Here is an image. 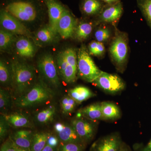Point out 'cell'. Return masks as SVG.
Masks as SVG:
<instances>
[{
  "instance_id": "6da1fadb",
  "label": "cell",
  "mask_w": 151,
  "mask_h": 151,
  "mask_svg": "<svg viewBox=\"0 0 151 151\" xmlns=\"http://www.w3.org/2000/svg\"><path fill=\"white\" fill-rule=\"evenodd\" d=\"M113 27L114 34L109 45L108 53L116 70L123 73L126 70L129 60V36L127 32L120 30L116 26Z\"/></svg>"
},
{
  "instance_id": "7a4b0ae2",
  "label": "cell",
  "mask_w": 151,
  "mask_h": 151,
  "mask_svg": "<svg viewBox=\"0 0 151 151\" xmlns=\"http://www.w3.org/2000/svg\"><path fill=\"white\" fill-rule=\"evenodd\" d=\"M12 86L14 98L24 94L34 85L35 71L32 65L17 60L11 63Z\"/></svg>"
},
{
  "instance_id": "3957f363",
  "label": "cell",
  "mask_w": 151,
  "mask_h": 151,
  "mask_svg": "<svg viewBox=\"0 0 151 151\" xmlns=\"http://www.w3.org/2000/svg\"><path fill=\"white\" fill-rule=\"evenodd\" d=\"M55 93L42 81L38 82L27 92L16 97L14 103L17 108L25 109L44 104L52 100Z\"/></svg>"
},
{
  "instance_id": "277c9868",
  "label": "cell",
  "mask_w": 151,
  "mask_h": 151,
  "mask_svg": "<svg viewBox=\"0 0 151 151\" xmlns=\"http://www.w3.org/2000/svg\"><path fill=\"white\" fill-rule=\"evenodd\" d=\"M37 3L34 0H8L3 8L19 20L31 22L39 13Z\"/></svg>"
},
{
  "instance_id": "5b68a950",
  "label": "cell",
  "mask_w": 151,
  "mask_h": 151,
  "mask_svg": "<svg viewBox=\"0 0 151 151\" xmlns=\"http://www.w3.org/2000/svg\"><path fill=\"white\" fill-rule=\"evenodd\" d=\"M103 71L95 64L86 47L82 45L77 52V75L82 80L92 83Z\"/></svg>"
},
{
  "instance_id": "8992f818",
  "label": "cell",
  "mask_w": 151,
  "mask_h": 151,
  "mask_svg": "<svg viewBox=\"0 0 151 151\" xmlns=\"http://www.w3.org/2000/svg\"><path fill=\"white\" fill-rule=\"evenodd\" d=\"M95 86L107 94H117L126 88V84L119 75L103 71L93 82Z\"/></svg>"
},
{
  "instance_id": "52a82bcc",
  "label": "cell",
  "mask_w": 151,
  "mask_h": 151,
  "mask_svg": "<svg viewBox=\"0 0 151 151\" xmlns=\"http://www.w3.org/2000/svg\"><path fill=\"white\" fill-rule=\"evenodd\" d=\"M38 68L42 77L54 88L60 85L59 73L56 63L52 55L46 54L41 57L37 63Z\"/></svg>"
},
{
  "instance_id": "ba28073f",
  "label": "cell",
  "mask_w": 151,
  "mask_h": 151,
  "mask_svg": "<svg viewBox=\"0 0 151 151\" xmlns=\"http://www.w3.org/2000/svg\"><path fill=\"white\" fill-rule=\"evenodd\" d=\"M124 13V6L122 2L113 5H106L94 21L96 25L101 24L111 25L116 26V24L122 17Z\"/></svg>"
},
{
  "instance_id": "9c48e42d",
  "label": "cell",
  "mask_w": 151,
  "mask_h": 151,
  "mask_svg": "<svg viewBox=\"0 0 151 151\" xmlns=\"http://www.w3.org/2000/svg\"><path fill=\"white\" fill-rule=\"evenodd\" d=\"M96 122L84 117H76L71 121V125L78 137L86 145L94 139L97 131Z\"/></svg>"
},
{
  "instance_id": "30bf717a",
  "label": "cell",
  "mask_w": 151,
  "mask_h": 151,
  "mask_svg": "<svg viewBox=\"0 0 151 151\" xmlns=\"http://www.w3.org/2000/svg\"><path fill=\"white\" fill-rule=\"evenodd\" d=\"M0 22L2 29L15 35L32 38L29 31L16 18L2 8L0 12Z\"/></svg>"
},
{
  "instance_id": "8fae6325",
  "label": "cell",
  "mask_w": 151,
  "mask_h": 151,
  "mask_svg": "<svg viewBox=\"0 0 151 151\" xmlns=\"http://www.w3.org/2000/svg\"><path fill=\"white\" fill-rule=\"evenodd\" d=\"M78 22V19L65 6L58 24V33L63 39L72 37Z\"/></svg>"
},
{
  "instance_id": "7c38bea8",
  "label": "cell",
  "mask_w": 151,
  "mask_h": 151,
  "mask_svg": "<svg viewBox=\"0 0 151 151\" xmlns=\"http://www.w3.org/2000/svg\"><path fill=\"white\" fill-rule=\"evenodd\" d=\"M120 135L113 133L98 139L92 144L90 151H119L122 144Z\"/></svg>"
},
{
  "instance_id": "4fadbf2b",
  "label": "cell",
  "mask_w": 151,
  "mask_h": 151,
  "mask_svg": "<svg viewBox=\"0 0 151 151\" xmlns=\"http://www.w3.org/2000/svg\"><path fill=\"white\" fill-rule=\"evenodd\" d=\"M54 129L60 142L79 143L86 146L78 137L71 124L57 122L55 124Z\"/></svg>"
},
{
  "instance_id": "5bb4252c",
  "label": "cell",
  "mask_w": 151,
  "mask_h": 151,
  "mask_svg": "<svg viewBox=\"0 0 151 151\" xmlns=\"http://www.w3.org/2000/svg\"><path fill=\"white\" fill-rule=\"evenodd\" d=\"M56 65L60 76L67 83H72L76 81L77 70L67 62L63 51L58 55Z\"/></svg>"
},
{
  "instance_id": "9a60e30c",
  "label": "cell",
  "mask_w": 151,
  "mask_h": 151,
  "mask_svg": "<svg viewBox=\"0 0 151 151\" xmlns=\"http://www.w3.org/2000/svg\"><path fill=\"white\" fill-rule=\"evenodd\" d=\"M46 6L49 17V26L57 34L58 21L65 6L59 0H42Z\"/></svg>"
},
{
  "instance_id": "2e32d148",
  "label": "cell",
  "mask_w": 151,
  "mask_h": 151,
  "mask_svg": "<svg viewBox=\"0 0 151 151\" xmlns=\"http://www.w3.org/2000/svg\"><path fill=\"white\" fill-rule=\"evenodd\" d=\"M105 5L102 0H81L79 8L84 17L96 18Z\"/></svg>"
},
{
  "instance_id": "e0dca14e",
  "label": "cell",
  "mask_w": 151,
  "mask_h": 151,
  "mask_svg": "<svg viewBox=\"0 0 151 151\" xmlns=\"http://www.w3.org/2000/svg\"><path fill=\"white\" fill-rule=\"evenodd\" d=\"M2 115L10 127L14 128H32L33 127L31 119L24 113L17 112Z\"/></svg>"
},
{
  "instance_id": "ac0fdd59",
  "label": "cell",
  "mask_w": 151,
  "mask_h": 151,
  "mask_svg": "<svg viewBox=\"0 0 151 151\" xmlns=\"http://www.w3.org/2000/svg\"><path fill=\"white\" fill-rule=\"evenodd\" d=\"M76 117H84L94 122L103 120L102 103H96L88 105L78 111Z\"/></svg>"
},
{
  "instance_id": "d6986e66",
  "label": "cell",
  "mask_w": 151,
  "mask_h": 151,
  "mask_svg": "<svg viewBox=\"0 0 151 151\" xmlns=\"http://www.w3.org/2000/svg\"><path fill=\"white\" fill-rule=\"evenodd\" d=\"M34 134L31 130L21 129L16 131L10 137L18 147L30 149Z\"/></svg>"
},
{
  "instance_id": "ffe728a7",
  "label": "cell",
  "mask_w": 151,
  "mask_h": 151,
  "mask_svg": "<svg viewBox=\"0 0 151 151\" xmlns=\"http://www.w3.org/2000/svg\"><path fill=\"white\" fill-rule=\"evenodd\" d=\"M15 47L18 54L22 57L31 58L35 54V46L26 37L19 38L16 42Z\"/></svg>"
},
{
  "instance_id": "44dd1931",
  "label": "cell",
  "mask_w": 151,
  "mask_h": 151,
  "mask_svg": "<svg viewBox=\"0 0 151 151\" xmlns=\"http://www.w3.org/2000/svg\"><path fill=\"white\" fill-rule=\"evenodd\" d=\"M78 22L73 37L78 41H84L89 37L94 27L97 25L94 21H81Z\"/></svg>"
},
{
  "instance_id": "7402d4cb",
  "label": "cell",
  "mask_w": 151,
  "mask_h": 151,
  "mask_svg": "<svg viewBox=\"0 0 151 151\" xmlns=\"http://www.w3.org/2000/svg\"><path fill=\"white\" fill-rule=\"evenodd\" d=\"M68 95L75 100L78 104L95 96V94L90 89L84 86H76L69 89Z\"/></svg>"
},
{
  "instance_id": "603a6c76",
  "label": "cell",
  "mask_w": 151,
  "mask_h": 151,
  "mask_svg": "<svg viewBox=\"0 0 151 151\" xmlns=\"http://www.w3.org/2000/svg\"><path fill=\"white\" fill-rule=\"evenodd\" d=\"M103 120L116 121L121 118V110L115 103L110 102H102Z\"/></svg>"
},
{
  "instance_id": "cb8c5ba5",
  "label": "cell",
  "mask_w": 151,
  "mask_h": 151,
  "mask_svg": "<svg viewBox=\"0 0 151 151\" xmlns=\"http://www.w3.org/2000/svg\"><path fill=\"white\" fill-rule=\"evenodd\" d=\"M56 113V108L51 105L36 114L35 118L37 123L42 124H48L54 119Z\"/></svg>"
},
{
  "instance_id": "d4e9b609",
  "label": "cell",
  "mask_w": 151,
  "mask_h": 151,
  "mask_svg": "<svg viewBox=\"0 0 151 151\" xmlns=\"http://www.w3.org/2000/svg\"><path fill=\"white\" fill-rule=\"evenodd\" d=\"M49 133L37 132L34 134L30 150L31 151H41L46 146Z\"/></svg>"
},
{
  "instance_id": "484cf974",
  "label": "cell",
  "mask_w": 151,
  "mask_h": 151,
  "mask_svg": "<svg viewBox=\"0 0 151 151\" xmlns=\"http://www.w3.org/2000/svg\"><path fill=\"white\" fill-rule=\"evenodd\" d=\"M110 25L101 24L99 25L94 31V37L95 40L104 43L111 40L112 37V31Z\"/></svg>"
},
{
  "instance_id": "4316f807",
  "label": "cell",
  "mask_w": 151,
  "mask_h": 151,
  "mask_svg": "<svg viewBox=\"0 0 151 151\" xmlns=\"http://www.w3.org/2000/svg\"><path fill=\"white\" fill-rule=\"evenodd\" d=\"M57 34L49 26H45L38 30L35 34V39L40 43H51L55 39Z\"/></svg>"
},
{
  "instance_id": "83f0119b",
  "label": "cell",
  "mask_w": 151,
  "mask_h": 151,
  "mask_svg": "<svg viewBox=\"0 0 151 151\" xmlns=\"http://www.w3.org/2000/svg\"><path fill=\"white\" fill-rule=\"evenodd\" d=\"M12 103V94L7 89L1 88L0 89V110L1 114H7L11 108Z\"/></svg>"
},
{
  "instance_id": "f1b7e54d",
  "label": "cell",
  "mask_w": 151,
  "mask_h": 151,
  "mask_svg": "<svg viewBox=\"0 0 151 151\" xmlns=\"http://www.w3.org/2000/svg\"><path fill=\"white\" fill-rule=\"evenodd\" d=\"M12 73L11 66L5 61H0V82L4 86H9L12 84Z\"/></svg>"
},
{
  "instance_id": "f546056e",
  "label": "cell",
  "mask_w": 151,
  "mask_h": 151,
  "mask_svg": "<svg viewBox=\"0 0 151 151\" xmlns=\"http://www.w3.org/2000/svg\"><path fill=\"white\" fill-rule=\"evenodd\" d=\"M137 5L151 29V0H136Z\"/></svg>"
},
{
  "instance_id": "4dcf8cb0",
  "label": "cell",
  "mask_w": 151,
  "mask_h": 151,
  "mask_svg": "<svg viewBox=\"0 0 151 151\" xmlns=\"http://www.w3.org/2000/svg\"><path fill=\"white\" fill-rule=\"evenodd\" d=\"M14 34L1 29L0 30V48L1 50L7 49L14 42L15 38Z\"/></svg>"
},
{
  "instance_id": "1f68e13d",
  "label": "cell",
  "mask_w": 151,
  "mask_h": 151,
  "mask_svg": "<svg viewBox=\"0 0 151 151\" xmlns=\"http://www.w3.org/2000/svg\"><path fill=\"white\" fill-rule=\"evenodd\" d=\"M60 103L63 113L66 115H69L72 113L78 104L68 95L63 96Z\"/></svg>"
},
{
  "instance_id": "d6a6232c",
  "label": "cell",
  "mask_w": 151,
  "mask_h": 151,
  "mask_svg": "<svg viewBox=\"0 0 151 151\" xmlns=\"http://www.w3.org/2000/svg\"><path fill=\"white\" fill-rule=\"evenodd\" d=\"M88 51L90 55L98 58H103L105 55V48L104 43L96 40L92 41L88 45Z\"/></svg>"
},
{
  "instance_id": "836d02e7",
  "label": "cell",
  "mask_w": 151,
  "mask_h": 151,
  "mask_svg": "<svg viewBox=\"0 0 151 151\" xmlns=\"http://www.w3.org/2000/svg\"><path fill=\"white\" fill-rule=\"evenodd\" d=\"M86 145L79 143L60 142L57 151H84Z\"/></svg>"
},
{
  "instance_id": "e575fe53",
  "label": "cell",
  "mask_w": 151,
  "mask_h": 151,
  "mask_svg": "<svg viewBox=\"0 0 151 151\" xmlns=\"http://www.w3.org/2000/svg\"><path fill=\"white\" fill-rule=\"evenodd\" d=\"M9 126L6 121L4 117L2 115H1L0 118V139L2 141L4 139L8 134L9 130Z\"/></svg>"
},
{
  "instance_id": "d590c367",
  "label": "cell",
  "mask_w": 151,
  "mask_h": 151,
  "mask_svg": "<svg viewBox=\"0 0 151 151\" xmlns=\"http://www.w3.org/2000/svg\"><path fill=\"white\" fill-rule=\"evenodd\" d=\"M0 151H16L14 143L10 137L3 143Z\"/></svg>"
},
{
  "instance_id": "8d00e7d4",
  "label": "cell",
  "mask_w": 151,
  "mask_h": 151,
  "mask_svg": "<svg viewBox=\"0 0 151 151\" xmlns=\"http://www.w3.org/2000/svg\"><path fill=\"white\" fill-rule=\"evenodd\" d=\"M60 141L57 136L50 134L47 139V145L55 149L58 147L60 143Z\"/></svg>"
},
{
  "instance_id": "74e56055",
  "label": "cell",
  "mask_w": 151,
  "mask_h": 151,
  "mask_svg": "<svg viewBox=\"0 0 151 151\" xmlns=\"http://www.w3.org/2000/svg\"><path fill=\"white\" fill-rule=\"evenodd\" d=\"M106 5H113L121 2V0H102Z\"/></svg>"
},
{
  "instance_id": "f35d334b",
  "label": "cell",
  "mask_w": 151,
  "mask_h": 151,
  "mask_svg": "<svg viewBox=\"0 0 151 151\" xmlns=\"http://www.w3.org/2000/svg\"><path fill=\"white\" fill-rule=\"evenodd\" d=\"M119 151H130V149L127 147V145L124 143H122L120 150Z\"/></svg>"
},
{
  "instance_id": "ab89813d",
  "label": "cell",
  "mask_w": 151,
  "mask_h": 151,
  "mask_svg": "<svg viewBox=\"0 0 151 151\" xmlns=\"http://www.w3.org/2000/svg\"><path fill=\"white\" fill-rule=\"evenodd\" d=\"M143 151H151V139L145 148L143 149Z\"/></svg>"
},
{
  "instance_id": "60d3db41",
  "label": "cell",
  "mask_w": 151,
  "mask_h": 151,
  "mask_svg": "<svg viewBox=\"0 0 151 151\" xmlns=\"http://www.w3.org/2000/svg\"><path fill=\"white\" fill-rule=\"evenodd\" d=\"M15 145L16 149V151H31L30 149L23 148L20 147H18L15 144Z\"/></svg>"
},
{
  "instance_id": "b9f144b4",
  "label": "cell",
  "mask_w": 151,
  "mask_h": 151,
  "mask_svg": "<svg viewBox=\"0 0 151 151\" xmlns=\"http://www.w3.org/2000/svg\"><path fill=\"white\" fill-rule=\"evenodd\" d=\"M41 151H54V149L47 145Z\"/></svg>"
},
{
  "instance_id": "7bdbcfd3",
  "label": "cell",
  "mask_w": 151,
  "mask_h": 151,
  "mask_svg": "<svg viewBox=\"0 0 151 151\" xmlns=\"http://www.w3.org/2000/svg\"><path fill=\"white\" fill-rule=\"evenodd\" d=\"M142 151H143V150H142Z\"/></svg>"
}]
</instances>
